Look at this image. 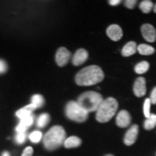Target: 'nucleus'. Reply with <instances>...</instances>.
I'll use <instances>...</instances> for the list:
<instances>
[{
	"label": "nucleus",
	"mask_w": 156,
	"mask_h": 156,
	"mask_svg": "<svg viewBox=\"0 0 156 156\" xmlns=\"http://www.w3.org/2000/svg\"><path fill=\"white\" fill-rule=\"evenodd\" d=\"M106 34L108 38L114 41H118L123 36L122 28L119 25L116 24L111 25L110 26H108V28L106 30Z\"/></svg>",
	"instance_id": "11"
},
{
	"label": "nucleus",
	"mask_w": 156,
	"mask_h": 156,
	"mask_svg": "<svg viewBox=\"0 0 156 156\" xmlns=\"http://www.w3.org/2000/svg\"><path fill=\"white\" fill-rule=\"evenodd\" d=\"M71 53L67 48L61 47L58 49L56 54V62L59 67H64L69 62Z\"/></svg>",
	"instance_id": "7"
},
{
	"label": "nucleus",
	"mask_w": 156,
	"mask_h": 156,
	"mask_svg": "<svg viewBox=\"0 0 156 156\" xmlns=\"http://www.w3.org/2000/svg\"><path fill=\"white\" fill-rule=\"evenodd\" d=\"M118 107L119 103L114 98L109 97L103 100L96 111V120L101 123L109 122L116 114Z\"/></svg>",
	"instance_id": "3"
},
{
	"label": "nucleus",
	"mask_w": 156,
	"mask_h": 156,
	"mask_svg": "<svg viewBox=\"0 0 156 156\" xmlns=\"http://www.w3.org/2000/svg\"><path fill=\"white\" fill-rule=\"evenodd\" d=\"M153 2L150 0H145V1L141 2V3L140 4V9H141L142 12L145 14L151 12L152 9H153Z\"/></svg>",
	"instance_id": "21"
},
{
	"label": "nucleus",
	"mask_w": 156,
	"mask_h": 156,
	"mask_svg": "<svg viewBox=\"0 0 156 156\" xmlns=\"http://www.w3.org/2000/svg\"><path fill=\"white\" fill-rule=\"evenodd\" d=\"M88 53L84 48H80L75 52L73 57V64L75 66H80L87 61Z\"/></svg>",
	"instance_id": "13"
},
{
	"label": "nucleus",
	"mask_w": 156,
	"mask_h": 156,
	"mask_svg": "<svg viewBox=\"0 0 156 156\" xmlns=\"http://www.w3.org/2000/svg\"><path fill=\"white\" fill-rule=\"evenodd\" d=\"M26 138H27L26 132H20V133H17L16 135H15V142H16V143L19 144V145H21V144H23L25 142Z\"/></svg>",
	"instance_id": "25"
},
{
	"label": "nucleus",
	"mask_w": 156,
	"mask_h": 156,
	"mask_svg": "<svg viewBox=\"0 0 156 156\" xmlns=\"http://www.w3.org/2000/svg\"><path fill=\"white\" fill-rule=\"evenodd\" d=\"M7 69V65L4 60L0 59V74L5 73Z\"/></svg>",
	"instance_id": "28"
},
{
	"label": "nucleus",
	"mask_w": 156,
	"mask_h": 156,
	"mask_svg": "<svg viewBox=\"0 0 156 156\" xmlns=\"http://www.w3.org/2000/svg\"><path fill=\"white\" fill-rule=\"evenodd\" d=\"M156 126V114H151L144 122V128L146 130H151Z\"/></svg>",
	"instance_id": "20"
},
{
	"label": "nucleus",
	"mask_w": 156,
	"mask_h": 156,
	"mask_svg": "<svg viewBox=\"0 0 156 156\" xmlns=\"http://www.w3.org/2000/svg\"><path fill=\"white\" fill-rule=\"evenodd\" d=\"M150 99L153 104H156V87H154V89L152 90Z\"/></svg>",
	"instance_id": "29"
},
{
	"label": "nucleus",
	"mask_w": 156,
	"mask_h": 156,
	"mask_svg": "<svg viewBox=\"0 0 156 156\" xmlns=\"http://www.w3.org/2000/svg\"><path fill=\"white\" fill-rule=\"evenodd\" d=\"M150 67V64L146 61H142L138 63L134 67V71L136 74L142 75V74L146 73L148 71Z\"/></svg>",
	"instance_id": "18"
},
{
	"label": "nucleus",
	"mask_w": 156,
	"mask_h": 156,
	"mask_svg": "<svg viewBox=\"0 0 156 156\" xmlns=\"http://www.w3.org/2000/svg\"><path fill=\"white\" fill-rule=\"evenodd\" d=\"M31 103L35 105L36 108H41L44 104V98L41 95H34L31 98Z\"/></svg>",
	"instance_id": "22"
},
{
	"label": "nucleus",
	"mask_w": 156,
	"mask_h": 156,
	"mask_svg": "<svg viewBox=\"0 0 156 156\" xmlns=\"http://www.w3.org/2000/svg\"><path fill=\"white\" fill-rule=\"evenodd\" d=\"M103 98L101 93L94 91H87L83 93L78 98L77 102L87 113L96 112Z\"/></svg>",
	"instance_id": "4"
},
{
	"label": "nucleus",
	"mask_w": 156,
	"mask_h": 156,
	"mask_svg": "<svg viewBox=\"0 0 156 156\" xmlns=\"http://www.w3.org/2000/svg\"><path fill=\"white\" fill-rule=\"evenodd\" d=\"M65 114L69 119L76 122H84L88 117V113L80 106L77 101H69L65 106Z\"/></svg>",
	"instance_id": "5"
},
{
	"label": "nucleus",
	"mask_w": 156,
	"mask_h": 156,
	"mask_svg": "<svg viewBox=\"0 0 156 156\" xmlns=\"http://www.w3.org/2000/svg\"><path fill=\"white\" fill-rule=\"evenodd\" d=\"M151 101L150 98H146L143 105V113L146 118H148L151 116Z\"/></svg>",
	"instance_id": "23"
},
{
	"label": "nucleus",
	"mask_w": 156,
	"mask_h": 156,
	"mask_svg": "<svg viewBox=\"0 0 156 156\" xmlns=\"http://www.w3.org/2000/svg\"><path fill=\"white\" fill-rule=\"evenodd\" d=\"M136 3H137V1H136V0H126L124 2V5L128 9H134Z\"/></svg>",
	"instance_id": "26"
},
{
	"label": "nucleus",
	"mask_w": 156,
	"mask_h": 156,
	"mask_svg": "<svg viewBox=\"0 0 156 156\" xmlns=\"http://www.w3.org/2000/svg\"><path fill=\"white\" fill-rule=\"evenodd\" d=\"M136 50H137V46H136V43L134 41H130L128 42L123 47L122 54L125 57H127V56H130L135 54Z\"/></svg>",
	"instance_id": "14"
},
{
	"label": "nucleus",
	"mask_w": 156,
	"mask_h": 156,
	"mask_svg": "<svg viewBox=\"0 0 156 156\" xmlns=\"http://www.w3.org/2000/svg\"><path fill=\"white\" fill-rule=\"evenodd\" d=\"M132 117L127 111L122 110L117 114L116 122L117 126L121 128H125L131 124Z\"/></svg>",
	"instance_id": "9"
},
{
	"label": "nucleus",
	"mask_w": 156,
	"mask_h": 156,
	"mask_svg": "<svg viewBox=\"0 0 156 156\" xmlns=\"http://www.w3.org/2000/svg\"><path fill=\"white\" fill-rule=\"evenodd\" d=\"M34 153V149L32 147H27L23 152L21 156H32Z\"/></svg>",
	"instance_id": "27"
},
{
	"label": "nucleus",
	"mask_w": 156,
	"mask_h": 156,
	"mask_svg": "<svg viewBox=\"0 0 156 156\" xmlns=\"http://www.w3.org/2000/svg\"><path fill=\"white\" fill-rule=\"evenodd\" d=\"M121 2H122V1H121V0H111V1L108 2L109 5H112V6L119 5Z\"/></svg>",
	"instance_id": "30"
},
{
	"label": "nucleus",
	"mask_w": 156,
	"mask_h": 156,
	"mask_svg": "<svg viewBox=\"0 0 156 156\" xmlns=\"http://www.w3.org/2000/svg\"><path fill=\"white\" fill-rule=\"evenodd\" d=\"M82 140L76 136H71L67 138L64 142V146L66 148H74L80 146Z\"/></svg>",
	"instance_id": "16"
},
{
	"label": "nucleus",
	"mask_w": 156,
	"mask_h": 156,
	"mask_svg": "<svg viewBox=\"0 0 156 156\" xmlns=\"http://www.w3.org/2000/svg\"><path fill=\"white\" fill-rule=\"evenodd\" d=\"M139 134V126L137 124H133L126 132L124 138V142L126 145L130 146L135 143Z\"/></svg>",
	"instance_id": "6"
},
{
	"label": "nucleus",
	"mask_w": 156,
	"mask_h": 156,
	"mask_svg": "<svg viewBox=\"0 0 156 156\" xmlns=\"http://www.w3.org/2000/svg\"><path fill=\"white\" fill-rule=\"evenodd\" d=\"M42 138V133L40 131H34L29 134V139L34 143H38Z\"/></svg>",
	"instance_id": "24"
},
{
	"label": "nucleus",
	"mask_w": 156,
	"mask_h": 156,
	"mask_svg": "<svg viewBox=\"0 0 156 156\" xmlns=\"http://www.w3.org/2000/svg\"><path fill=\"white\" fill-rule=\"evenodd\" d=\"M105 156H114V155H112V154H108V155H105Z\"/></svg>",
	"instance_id": "33"
},
{
	"label": "nucleus",
	"mask_w": 156,
	"mask_h": 156,
	"mask_svg": "<svg viewBox=\"0 0 156 156\" xmlns=\"http://www.w3.org/2000/svg\"><path fill=\"white\" fill-rule=\"evenodd\" d=\"M2 156H10V155H9V153H8V152L5 151V152H4V153H2Z\"/></svg>",
	"instance_id": "31"
},
{
	"label": "nucleus",
	"mask_w": 156,
	"mask_h": 156,
	"mask_svg": "<svg viewBox=\"0 0 156 156\" xmlns=\"http://www.w3.org/2000/svg\"><path fill=\"white\" fill-rule=\"evenodd\" d=\"M34 122V115H30V116L25 117V118L21 119L18 125L16 126L15 130H16L17 133L20 132H25L28 129V128L32 125L33 123Z\"/></svg>",
	"instance_id": "12"
},
{
	"label": "nucleus",
	"mask_w": 156,
	"mask_h": 156,
	"mask_svg": "<svg viewBox=\"0 0 156 156\" xmlns=\"http://www.w3.org/2000/svg\"><path fill=\"white\" fill-rule=\"evenodd\" d=\"M153 11H154V12L156 13V5H154V7H153Z\"/></svg>",
	"instance_id": "32"
},
{
	"label": "nucleus",
	"mask_w": 156,
	"mask_h": 156,
	"mask_svg": "<svg viewBox=\"0 0 156 156\" xmlns=\"http://www.w3.org/2000/svg\"><path fill=\"white\" fill-rule=\"evenodd\" d=\"M133 91L136 97H142L146 94L147 87H146V80L145 78L142 77L136 78L134 84Z\"/></svg>",
	"instance_id": "10"
},
{
	"label": "nucleus",
	"mask_w": 156,
	"mask_h": 156,
	"mask_svg": "<svg viewBox=\"0 0 156 156\" xmlns=\"http://www.w3.org/2000/svg\"><path fill=\"white\" fill-rule=\"evenodd\" d=\"M137 51L141 55H151L155 53V48L147 44H140L137 46Z\"/></svg>",
	"instance_id": "17"
},
{
	"label": "nucleus",
	"mask_w": 156,
	"mask_h": 156,
	"mask_svg": "<svg viewBox=\"0 0 156 156\" xmlns=\"http://www.w3.org/2000/svg\"><path fill=\"white\" fill-rule=\"evenodd\" d=\"M141 33L143 38L147 42H155L156 40V30L151 24H144L141 27Z\"/></svg>",
	"instance_id": "8"
},
{
	"label": "nucleus",
	"mask_w": 156,
	"mask_h": 156,
	"mask_svg": "<svg viewBox=\"0 0 156 156\" xmlns=\"http://www.w3.org/2000/svg\"><path fill=\"white\" fill-rule=\"evenodd\" d=\"M104 73L100 67L90 65L81 69L75 76V82L80 86H90L101 83Z\"/></svg>",
	"instance_id": "1"
},
{
	"label": "nucleus",
	"mask_w": 156,
	"mask_h": 156,
	"mask_svg": "<svg viewBox=\"0 0 156 156\" xmlns=\"http://www.w3.org/2000/svg\"><path fill=\"white\" fill-rule=\"evenodd\" d=\"M50 122V116L47 113H44L38 116L37 119V126L40 128H44Z\"/></svg>",
	"instance_id": "19"
},
{
	"label": "nucleus",
	"mask_w": 156,
	"mask_h": 156,
	"mask_svg": "<svg viewBox=\"0 0 156 156\" xmlns=\"http://www.w3.org/2000/svg\"><path fill=\"white\" fill-rule=\"evenodd\" d=\"M36 108H37L35 105L30 103V104L28 105V106H25L24 108L20 109V110L17 111L16 112V116L18 117L20 119H23L25 118V117H27L32 114V112Z\"/></svg>",
	"instance_id": "15"
},
{
	"label": "nucleus",
	"mask_w": 156,
	"mask_h": 156,
	"mask_svg": "<svg viewBox=\"0 0 156 156\" xmlns=\"http://www.w3.org/2000/svg\"><path fill=\"white\" fill-rule=\"evenodd\" d=\"M66 140V132L61 126H54L44 136V145L49 151H55L63 145Z\"/></svg>",
	"instance_id": "2"
}]
</instances>
